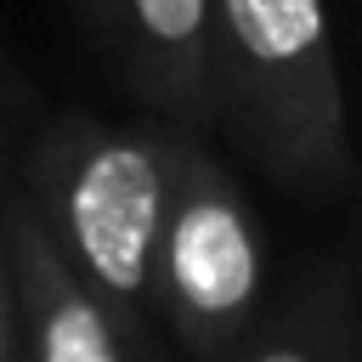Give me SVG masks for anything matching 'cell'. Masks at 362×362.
Segmentation results:
<instances>
[{
    "instance_id": "obj_1",
    "label": "cell",
    "mask_w": 362,
    "mask_h": 362,
    "mask_svg": "<svg viewBox=\"0 0 362 362\" xmlns=\"http://www.w3.org/2000/svg\"><path fill=\"white\" fill-rule=\"evenodd\" d=\"M215 113L305 198L351 187V136L328 0H209Z\"/></svg>"
},
{
    "instance_id": "obj_5",
    "label": "cell",
    "mask_w": 362,
    "mask_h": 362,
    "mask_svg": "<svg viewBox=\"0 0 362 362\" xmlns=\"http://www.w3.org/2000/svg\"><path fill=\"white\" fill-rule=\"evenodd\" d=\"M119 79L164 119H215L209 0H74Z\"/></svg>"
},
{
    "instance_id": "obj_7",
    "label": "cell",
    "mask_w": 362,
    "mask_h": 362,
    "mask_svg": "<svg viewBox=\"0 0 362 362\" xmlns=\"http://www.w3.org/2000/svg\"><path fill=\"white\" fill-rule=\"evenodd\" d=\"M0 362H23V334H17V283H11V249L0 232Z\"/></svg>"
},
{
    "instance_id": "obj_6",
    "label": "cell",
    "mask_w": 362,
    "mask_h": 362,
    "mask_svg": "<svg viewBox=\"0 0 362 362\" xmlns=\"http://www.w3.org/2000/svg\"><path fill=\"white\" fill-rule=\"evenodd\" d=\"M226 362H356V288L351 260L311 266L294 294L260 317Z\"/></svg>"
},
{
    "instance_id": "obj_2",
    "label": "cell",
    "mask_w": 362,
    "mask_h": 362,
    "mask_svg": "<svg viewBox=\"0 0 362 362\" xmlns=\"http://www.w3.org/2000/svg\"><path fill=\"white\" fill-rule=\"evenodd\" d=\"M170 136L119 130L85 113L51 119L23 158V198L74 277L147 356L153 322V238L164 209Z\"/></svg>"
},
{
    "instance_id": "obj_3",
    "label": "cell",
    "mask_w": 362,
    "mask_h": 362,
    "mask_svg": "<svg viewBox=\"0 0 362 362\" xmlns=\"http://www.w3.org/2000/svg\"><path fill=\"white\" fill-rule=\"evenodd\" d=\"M266 305V243L238 181L187 141H170L153 238V317L192 362H226Z\"/></svg>"
},
{
    "instance_id": "obj_4",
    "label": "cell",
    "mask_w": 362,
    "mask_h": 362,
    "mask_svg": "<svg viewBox=\"0 0 362 362\" xmlns=\"http://www.w3.org/2000/svg\"><path fill=\"white\" fill-rule=\"evenodd\" d=\"M0 232L11 249L23 362H141L130 334L74 277V266L57 255L34 204L17 187H0Z\"/></svg>"
}]
</instances>
